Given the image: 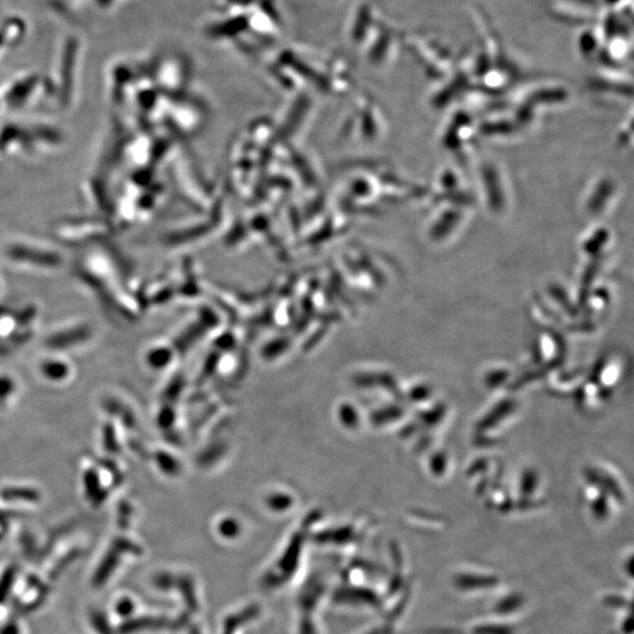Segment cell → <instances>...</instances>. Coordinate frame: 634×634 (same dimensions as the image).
I'll return each instance as SVG.
<instances>
[{
    "label": "cell",
    "mask_w": 634,
    "mask_h": 634,
    "mask_svg": "<svg viewBox=\"0 0 634 634\" xmlns=\"http://www.w3.org/2000/svg\"><path fill=\"white\" fill-rule=\"evenodd\" d=\"M258 613V609L256 607H251V609H247L242 612L241 615H236L232 618H229L225 627V634H233L236 629H238L239 625H242L247 622V620H251Z\"/></svg>",
    "instance_id": "6da1fadb"
}]
</instances>
